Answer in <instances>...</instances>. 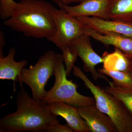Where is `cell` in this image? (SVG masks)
Returning a JSON list of instances; mask_svg holds the SVG:
<instances>
[{
	"label": "cell",
	"instance_id": "1",
	"mask_svg": "<svg viewBox=\"0 0 132 132\" xmlns=\"http://www.w3.org/2000/svg\"><path fill=\"white\" fill-rule=\"evenodd\" d=\"M16 111L0 120V132H44L60 123L47 104L34 100L22 87L16 96Z\"/></svg>",
	"mask_w": 132,
	"mask_h": 132
},
{
	"label": "cell",
	"instance_id": "2",
	"mask_svg": "<svg viewBox=\"0 0 132 132\" xmlns=\"http://www.w3.org/2000/svg\"><path fill=\"white\" fill-rule=\"evenodd\" d=\"M55 7L45 0H21L3 24L27 37L47 39L56 31Z\"/></svg>",
	"mask_w": 132,
	"mask_h": 132
},
{
	"label": "cell",
	"instance_id": "3",
	"mask_svg": "<svg viewBox=\"0 0 132 132\" xmlns=\"http://www.w3.org/2000/svg\"><path fill=\"white\" fill-rule=\"evenodd\" d=\"M73 73L83 81L93 95L96 106L110 117L118 132H132V116L123 102L99 86H95L79 67L74 66Z\"/></svg>",
	"mask_w": 132,
	"mask_h": 132
},
{
	"label": "cell",
	"instance_id": "4",
	"mask_svg": "<svg viewBox=\"0 0 132 132\" xmlns=\"http://www.w3.org/2000/svg\"><path fill=\"white\" fill-rule=\"evenodd\" d=\"M64 63L62 54H56L54 74L55 81L52 88L46 91L42 101L46 104L63 102L77 108L95 105L94 97L80 94L77 91L78 86L72 81L68 80Z\"/></svg>",
	"mask_w": 132,
	"mask_h": 132
},
{
	"label": "cell",
	"instance_id": "5",
	"mask_svg": "<svg viewBox=\"0 0 132 132\" xmlns=\"http://www.w3.org/2000/svg\"><path fill=\"white\" fill-rule=\"evenodd\" d=\"M56 61V54L49 50L40 56L34 65L29 68H24L15 81L28 86L32 92V97L37 101H42L46 91L45 86L50 78L54 74Z\"/></svg>",
	"mask_w": 132,
	"mask_h": 132
},
{
	"label": "cell",
	"instance_id": "6",
	"mask_svg": "<svg viewBox=\"0 0 132 132\" xmlns=\"http://www.w3.org/2000/svg\"><path fill=\"white\" fill-rule=\"evenodd\" d=\"M56 31L47 38L62 50L70 46L71 43L85 34V26L76 17L70 16L63 9L54 10Z\"/></svg>",
	"mask_w": 132,
	"mask_h": 132
},
{
	"label": "cell",
	"instance_id": "7",
	"mask_svg": "<svg viewBox=\"0 0 132 132\" xmlns=\"http://www.w3.org/2000/svg\"><path fill=\"white\" fill-rule=\"evenodd\" d=\"M90 38L86 34H83L71 43L70 46L82 60L83 69L85 72H90L95 81L101 78L108 82L109 80L107 77L99 72L95 68L98 64L103 63L104 59L93 49Z\"/></svg>",
	"mask_w": 132,
	"mask_h": 132
},
{
	"label": "cell",
	"instance_id": "8",
	"mask_svg": "<svg viewBox=\"0 0 132 132\" xmlns=\"http://www.w3.org/2000/svg\"><path fill=\"white\" fill-rule=\"evenodd\" d=\"M79 113L86 121L91 132H118L110 117L102 112L96 105L78 108Z\"/></svg>",
	"mask_w": 132,
	"mask_h": 132
},
{
	"label": "cell",
	"instance_id": "9",
	"mask_svg": "<svg viewBox=\"0 0 132 132\" xmlns=\"http://www.w3.org/2000/svg\"><path fill=\"white\" fill-rule=\"evenodd\" d=\"M83 25L100 33L112 32L132 38V22L105 20L95 16H78Z\"/></svg>",
	"mask_w": 132,
	"mask_h": 132
},
{
	"label": "cell",
	"instance_id": "10",
	"mask_svg": "<svg viewBox=\"0 0 132 132\" xmlns=\"http://www.w3.org/2000/svg\"><path fill=\"white\" fill-rule=\"evenodd\" d=\"M110 0H81L79 5L59 6L70 16H95L109 20L108 15Z\"/></svg>",
	"mask_w": 132,
	"mask_h": 132
},
{
	"label": "cell",
	"instance_id": "11",
	"mask_svg": "<svg viewBox=\"0 0 132 132\" xmlns=\"http://www.w3.org/2000/svg\"><path fill=\"white\" fill-rule=\"evenodd\" d=\"M47 108L53 115L64 118L73 132H90L86 122L80 115L78 108L59 102L48 103Z\"/></svg>",
	"mask_w": 132,
	"mask_h": 132
},
{
	"label": "cell",
	"instance_id": "12",
	"mask_svg": "<svg viewBox=\"0 0 132 132\" xmlns=\"http://www.w3.org/2000/svg\"><path fill=\"white\" fill-rule=\"evenodd\" d=\"M85 34L106 46L110 45L119 49L132 59V38L112 32L100 33L85 26Z\"/></svg>",
	"mask_w": 132,
	"mask_h": 132
},
{
	"label": "cell",
	"instance_id": "13",
	"mask_svg": "<svg viewBox=\"0 0 132 132\" xmlns=\"http://www.w3.org/2000/svg\"><path fill=\"white\" fill-rule=\"evenodd\" d=\"M16 50L12 47L6 57L0 58V79L11 80L14 83L16 77L28 63L26 60L16 62L14 60Z\"/></svg>",
	"mask_w": 132,
	"mask_h": 132
},
{
	"label": "cell",
	"instance_id": "14",
	"mask_svg": "<svg viewBox=\"0 0 132 132\" xmlns=\"http://www.w3.org/2000/svg\"><path fill=\"white\" fill-rule=\"evenodd\" d=\"M109 20L132 22V0H110Z\"/></svg>",
	"mask_w": 132,
	"mask_h": 132
},
{
	"label": "cell",
	"instance_id": "15",
	"mask_svg": "<svg viewBox=\"0 0 132 132\" xmlns=\"http://www.w3.org/2000/svg\"><path fill=\"white\" fill-rule=\"evenodd\" d=\"M103 68L108 71L129 72L130 58L126 56L119 49L114 47V51L109 53L105 52Z\"/></svg>",
	"mask_w": 132,
	"mask_h": 132
},
{
	"label": "cell",
	"instance_id": "16",
	"mask_svg": "<svg viewBox=\"0 0 132 132\" xmlns=\"http://www.w3.org/2000/svg\"><path fill=\"white\" fill-rule=\"evenodd\" d=\"M98 71L112 78L114 85L116 86L132 90V76L130 72L108 71L104 68L99 69Z\"/></svg>",
	"mask_w": 132,
	"mask_h": 132
},
{
	"label": "cell",
	"instance_id": "17",
	"mask_svg": "<svg viewBox=\"0 0 132 132\" xmlns=\"http://www.w3.org/2000/svg\"><path fill=\"white\" fill-rule=\"evenodd\" d=\"M108 82L109 86L102 89L122 102L132 116V90L116 86L109 81Z\"/></svg>",
	"mask_w": 132,
	"mask_h": 132
},
{
	"label": "cell",
	"instance_id": "18",
	"mask_svg": "<svg viewBox=\"0 0 132 132\" xmlns=\"http://www.w3.org/2000/svg\"><path fill=\"white\" fill-rule=\"evenodd\" d=\"M62 52V57L65 64V67L67 76L70 75L71 71L73 69L78 54L71 46L65 48L61 50Z\"/></svg>",
	"mask_w": 132,
	"mask_h": 132
},
{
	"label": "cell",
	"instance_id": "19",
	"mask_svg": "<svg viewBox=\"0 0 132 132\" xmlns=\"http://www.w3.org/2000/svg\"><path fill=\"white\" fill-rule=\"evenodd\" d=\"M18 3L14 0H0V17L3 20L9 19L12 16Z\"/></svg>",
	"mask_w": 132,
	"mask_h": 132
},
{
	"label": "cell",
	"instance_id": "20",
	"mask_svg": "<svg viewBox=\"0 0 132 132\" xmlns=\"http://www.w3.org/2000/svg\"><path fill=\"white\" fill-rule=\"evenodd\" d=\"M73 131L67 125H62L60 123L53 125L47 132H73Z\"/></svg>",
	"mask_w": 132,
	"mask_h": 132
},
{
	"label": "cell",
	"instance_id": "21",
	"mask_svg": "<svg viewBox=\"0 0 132 132\" xmlns=\"http://www.w3.org/2000/svg\"><path fill=\"white\" fill-rule=\"evenodd\" d=\"M55 4L59 6L69 5L73 3L80 2L81 0H52Z\"/></svg>",
	"mask_w": 132,
	"mask_h": 132
},
{
	"label": "cell",
	"instance_id": "22",
	"mask_svg": "<svg viewBox=\"0 0 132 132\" xmlns=\"http://www.w3.org/2000/svg\"><path fill=\"white\" fill-rule=\"evenodd\" d=\"M5 45V38L4 33L0 31V58L3 57V48Z\"/></svg>",
	"mask_w": 132,
	"mask_h": 132
},
{
	"label": "cell",
	"instance_id": "23",
	"mask_svg": "<svg viewBox=\"0 0 132 132\" xmlns=\"http://www.w3.org/2000/svg\"><path fill=\"white\" fill-rule=\"evenodd\" d=\"M129 71L132 76V59H130V63Z\"/></svg>",
	"mask_w": 132,
	"mask_h": 132
}]
</instances>
